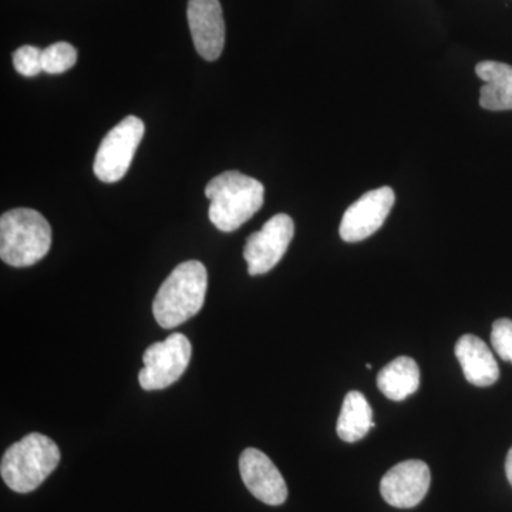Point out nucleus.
<instances>
[{
  "label": "nucleus",
  "mask_w": 512,
  "mask_h": 512,
  "mask_svg": "<svg viewBox=\"0 0 512 512\" xmlns=\"http://www.w3.org/2000/svg\"><path fill=\"white\" fill-rule=\"evenodd\" d=\"M210 200V221L222 232L237 231L264 205L265 188L255 178L225 171L205 187Z\"/></svg>",
  "instance_id": "f257e3e1"
},
{
  "label": "nucleus",
  "mask_w": 512,
  "mask_h": 512,
  "mask_svg": "<svg viewBox=\"0 0 512 512\" xmlns=\"http://www.w3.org/2000/svg\"><path fill=\"white\" fill-rule=\"evenodd\" d=\"M208 274L200 261H185L177 266L158 289L153 313L158 325L173 329L194 318L204 306Z\"/></svg>",
  "instance_id": "f03ea898"
},
{
  "label": "nucleus",
  "mask_w": 512,
  "mask_h": 512,
  "mask_svg": "<svg viewBox=\"0 0 512 512\" xmlns=\"http://www.w3.org/2000/svg\"><path fill=\"white\" fill-rule=\"evenodd\" d=\"M60 457L55 441L45 434L30 433L3 454L0 474L15 493H32L56 470Z\"/></svg>",
  "instance_id": "7ed1b4c3"
},
{
  "label": "nucleus",
  "mask_w": 512,
  "mask_h": 512,
  "mask_svg": "<svg viewBox=\"0 0 512 512\" xmlns=\"http://www.w3.org/2000/svg\"><path fill=\"white\" fill-rule=\"evenodd\" d=\"M52 247V227L40 212L16 208L0 218V258L16 268L42 261Z\"/></svg>",
  "instance_id": "20e7f679"
},
{
  "label": "nucleus",
  "mask_w": 512,
  "mask_h": 512,
  "mask_svg": "<svg viewBox=\"0 0 512 512\" xmlns=\"http://www.w3.org/2000/svg\"><path fill=\"white\" fill-rule=\"evenodd\" d=\"M144 131L143 120L136 116H128L111 128L94 158V174L100 181L111 184L123 180L143 140Z\"/></svg>",
  "instance_id": "39448f33"
},
{
  "label": "nucleus",
  "mask_w": 512,
  "mask_h": 512,
  "mask_svg": "<svg viewBox=\"0 0 512 512\" xmlns=\"http://www.w3.org/2000/svg\"><path fill=\"white\" fill-rule=\"evenodd\" d=\"M191 343L183 333H173L154 343L143 356L144 367L138 382L147 392L163 390L180 380L191 360Z\"/></svg>",
  "instance_id": "423d86ee"
},
{
  "label": "nucleus",
  "mask_w": 512,
  "mask_h": 512,
  "mask_svg": "<svg viewBox=\"0 0 512 512\" xmlns=\"http://www.w3.org/2000/svg\"><path fill=\"white\" fill-rule=\"evenodd\" d=\"M295 224L286 214H276L265 222L261 231L249 235L244 248V258L249 275H264L284 258L291 245Z\"/></svg>",
  "instance_id": "0eeeda50"
},
{
  "label": "nucleus",
  "mask_w": 512,
  "mask_h": 512,
  "mask_svg": "<svg viewBox=\"0 0 512 512\" xmlns=\"http://www.w3.org/2000/svg\"><path fill=\"white\" fill-rule=\"evenodd\" d=\"M396 195L390 187L366 192L350 205L340 222V238L345 242H360L379 231L392 211Z\"/></svg>",
  "instance_id": "6e6552de"
},
{
  "label": "nucleus",
  "mask_w": 512,
  "mask_h": 512,
  "mask_svg": "<svg viewBox=\"0 0 512 512\" xmlns=\"http://www.w3.org/2000/svg\"><path fill=\"white\" fill-rule=\"evenodd\" d=\"M430 468L424 461L407 460L390 468L380 481V494L396 508H413L429 493Z\"/></svg>",
  "instance_id": "1a4fd4ad"
},
{
  "label": "nucleus",
  "mask_w": 512,
  "mask_h": 512,
  "mask_svg": "<svg viewBox=\"0 0 512 512\" xmlns=\"http://www.w3.org/2000/svg\"><path fill=\"white\" fill-rule=\"evenodd\" d=\"M239 473L249 493L268 505H282L288 498V485L271 458L258 448H247L239 457Z\"/></svg>",
  "instance_id": "9d476101"
},
{
  "label": "nucleus",
  "mask_w": 512,
  "mask_h": 512,
  "mask_svg": "<svg viewBox=\"0 0 512 512\" xmlns=\"http://www.w3.org/2000/svg\"><path fill=\"white\" fill-rule=\"evenodd\" d=\"M195 49L202 59L214 62L225 45V23L220 0H190L187 8Z\"/></svg>",
  "instance_id": "9b49d317"
},
{
  "label": "nucleus",
  "mask_w": 512,
  "mask_h": 512,
  "mask_svg": "<svg viewBox=\"0 0 512 512\" xmlns=\"http://www.w3.org/2000/svg\"><path fill=\"white\" fill-rule=\"evenodd\" d=\"M454 353L467 382L478 387L493 386L500 379V367L484 340L474 335L458 339Z\"/></svg>",
  "instance_id": "f8f14e48"
},
{
  "label": "nucleus",
  "mask_w": 512,
  "mask_h": 512,
  "mask_svg": "<svg viewBox=\"0 0 512 512\" xmlns=\"http://www.w3.org/2000/svg\"><path fill=\"white\" fill-rule=\"evenodd\" d=\"M476 73L485 83L480 106L490 111L512 110V66L487 60L477 64Z\"/></svg>",
  "instance_id": "ddd939ff"
},
{
  "label": "nucleus",
  "mask_w": 512,
  "mask_h": 512,
  "mask_svg": "<svg viewBox=\"0 0 512 512\" xmlns=\"http://www.w3.org/2000/svg\"><path fill=\"white\" fill-rule=\"evenodd\" d=\"M420 369L412 357L400 356L377 375V387L387 399L402 402L419 390Z\"/></svg>",
  "instance_id": "4468645a"
},
{
  "label": "nucleus",
  "mask_w": 512,
  "mask_h": 512,
  "mask_svg": "<svg viewBox=\"0 0 512 512\" xmlns=\"http://www.w3.org/2000/svg\"><path fill=\"white\" fill-rule=\"evenodd\" d=\"M373 410L362 393L349 392L343 400L336 431L345 443H356L365 439L370 429H375Z\"/></svg>",
  "instance_id": "2eb2a0df"
},
{
  "label": "nucleus",
  "mask_w": 512,
  "mask_h": 512,
  "mask_svg": "<svg viewBox=\"0 0 512 512\" xmlns=\"http://www.w3.org/2000/svg\"><path fill=\"white\" fill-rule=\"evenodd\" d=\"M77 62V50L70 43L57 42L43 50V72L60 74Z\"/></svg>",
  "instance_id": "dca6fc26"
},
{
  "label": "nucleus",
  "mask_w": 512,
  "mask_h": 512,
  "mask_svg": "<svg viewBox=\"0 0 512 512\" xmlns=\"http://www.w3.org/2000/svg\"><path fill=\"white\" fill-rule=\"evenodd\" d=\"M16 72L25 77H35L43 72V50L35 46H22L13 53Z\"/></svg>",
  "instance_id": "f3484780"
},
{
  "label": "nucleus",
  "mask_w": 512,
  "mask_h": 512,
  "mask_svg": "<svg viewBox=\"0 0 512 512\" xmlns=\"http://www.w3.org/2000/svg\"><path fill=\"white\" fill-rule=\"evenodd\" d=\"M491 345L505 362L512 363V320L498 319L493 323Z\"/></svg>",
  "instance_id": "a211bd4d"
},
{
  "label": "nucleus",
  "mask_w": 512,
  "mask_h": 512,
  "mask_svg": "<svg viewBox=\"0 0 512 512\" xmlns=\"http://www.w3.org/2000/svg\"><path fill=\"white\" fill-rule=\"evenodd\" d=\"M505 474H507L508 481L512 485V447L507 454V460H505Z\"/></svg>",
  "instance_id": "6ab92c4d"
}]
</instances>
